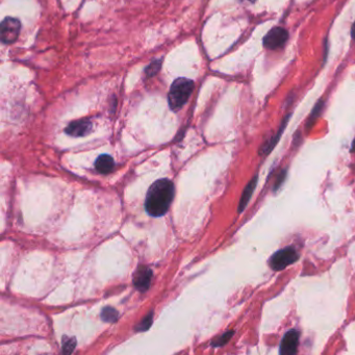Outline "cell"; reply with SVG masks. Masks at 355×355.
Here are the masks:
<instances>
[{
	"label": "cell",
	"instance_id": "obj_1",
	"mask_svg": "<svg viewBox=\"0 0 355 355\" xmlns=\"http://www.w3.org/2000/svg\"><path fill=\"white\" fill-rule=\"evenodd\" d=\"M174 197L173 182L162 178L156 180L150 186L145 200V208L152 217L164 216L170 207Z\"/></svg>",
	"mask_w": 355,
	"mask_h": 355
},
{
	"label": "cell",
	"instance_id": "obj_2",
	"mask_svg": "<svg viewBox=\"0 0 355 355\" xmlns=\"http://www.w3.org/2000/svg\"><path fill=\"white\" fill-rule=\"evenodd\" d=\"M194 90V83L188 78H178L171 86L168 100L170 108L179 111L189 100Z\"/></svg>",
	"mask_w": 355,
	"mask_h": 355
},
{
	"label": "cell",
	"instance_id": "obj_3",
	"mask_svg": "<svg viewBox=\"0 0 355 355\" xmlns=\"http://www.w3.org/2000/svg\"><path fill=\"white\" fill-rule=\"evenodd\" d=\"M299 259V253L293 247H285L275 252L269 259V266L274 271H281Z\"/></svg>",
	"mask_w": 355,
	"mask_h": 355
},
{
	"label": "cell",
	"instance_id": "obj_4",
	"mask_svg": "<svg viewBox=\"0 0 355 355\" xmlns=\"http://www.w3.org/2000/svg\"><path fill=\"white\" fill-rule=\"evenodd\" d=\"M288 39V33L286 30L279 28H274L264 37L262 44L269 50H276L281 48Z\"/></svg>",
	"mask_w": 355,
	"mask_h": 355
},
{
	"label": "cell",
	"instance_id": "obj_5",
	"mask_svg": "<svg viewBox=\"0 0 355 355\" xmlns=\"http://www.w3.org/2000/svg\"><path fill=\"white\" fill-rule=\"evenodd\" d=\"M20 30H21V24L19 20L11 17L6 18L2 23V31H0L3 43L5 44L14 43L18 39Z\"/></svg>",
	"mask_w": 355,
	"mask_h": 355
},
{
	"label": "cell",
	"instance_id": "obj_6",
	"mask_svg": "<svg viewBox=\"0 0 355 355\" xmlns=\"http://www.w3.org/2000/svg\"><path fill=\"white\" fill-rule=\"evenodd\" d=\"M300 332L296 329L288 330L282 337L279 353L281 355H294L298 352Z\"/></svg>",
	"mask_w": 355,
	"mask_h": 355
},
{
	"label": "cell",
	"instance_id": "obj_7",
	"mask_svg": "<svg viewBox=\"0 0 355 355\" xmlns=\"http://www.w3.org/2000/svg\"><path fill=\"white\" fill-rule=\"evenodd\" d=\"M92 127H93V125H92V122L88 119L77 120L67 126L66 133L71 137H85L91 133Z\"/></svg>",
	"mask_w": 355,
	"mask_h": 355
},
{
	"label": "cell",
	"instance_id": "obj_8",
	"mask_svg": "<svg viewBox=\"0 0 355 355\" xmlns=\"http://www.w3.org/2000/svg\"><path fill=\"white\" fill-rule=\"evenodd\" d=\"M152 279V271L147 268L141 266L134 275V284L140 291H146L149 287Z\"/></svg>",
	"mask_w": 355,
	"mask_h": 355
},
{
	"label": "cell",
	"instance_id": "obj_9",
	"mask_svg": "<svg viewBox=\"0 0 355 355\" xmlns=\"http://www.w3.org/2000/svg\"><path fill=\"white\" fill-rule=\"evenodd\" d=\"M290 118H291V114L286 115V116L284 117V119L282 120L281 125H280V127H279L277 133H276V135H275L274 137H272L270 140H268V141L264 144V145L260 146V148H259V155H268V154L274 149V147H275L276 145H277V143L279 142L280 137H281V135L283 134V131H284V129H285L287 123H288V120H290Z\"/></svg>",
	"mask_w": 355,
	"mask_h": 355
},
{
	"label": "cell",
	"instance_id": "obj_10",
	"mask_svg": "<svg viewBox=\"0 0 355 355\" xmlns=\"http://www.w3.org/2000/svg\"><path fill=\"white\" fill-rule=\"evenodd\" d=\"M257 182H258V175L256 174L254 177H252V179L249 181L248 185L245 187V189L243 191V194H242V197H241V199H240V203H239L238 212L240 214L246 208V206L248 205L249 201H250L252 194L254 193L255 188L257 186Z\"/></svg>",
	"mask_w": 355,
	"mask_h": 355
},
{
	"label": "cell",
	"instance_id": "obj_11",
	"mask_svg": "<svg viewBox=\"0 0 355 355\" xmlns=\"http://www.w3.org/2000/svg\"><path fill=\"white\" fill-rule=\"evenodd\" d=\"M95 168L101 174H109L115 168L114 159L109 154H102L96 160Z\"/></svg>",
	"mask_w": 355,
	"mask_h": 355
},
{
	"label": "cell",
	"instance_id": "obj_12",
	"mask_svg": "<svg viewBox=\"0 0 355 355\" xmlns=\"http://www.w3.org/2000/svg\"><path fill=\"white\" fill-rule=\"evenodd\" d=\"M323 108H324V101L323 100H319L317 102V104L314 105V108H313V110H312V112H311V114H310V116L308 118V120L306 122V129L307 130L311 128V126L314 124L315 120H317L318 118L320 117Z\"/></svg>",
	"mask_w": 355,
	"mask_h": 355
},
{
	"label": "cell",
	"instance_id": "obj_13",
	"mask_svg": "<svg viewBox=\"0 0 355 355\" xmlns=\"http://www.w3.org/2000/svg\"><path fill=\"white\" fill-rule=\"evenodd\" d=\"M101 319L104 322H110V323H114L117 321L118 319V311L111 307V306H107L104 307L101 311Z\"/></svg>",
	"mask_w": 355,
	"mask_h": 355
},
{
	"label": "cell",
	"instance_id": "obj_14",
	"mask_svg": "<svg viewBox=\"0 0 355 355\" xmlns=\"http://www.w3.org/2000/svg\"><path fill=\"white\" fill-rule=\"evenodd\" d=\"M153 322V312H149L145 318H144L139 325L136 327V331H146L149 329V327L152 325Z\"/></svg>",
	"mask_w": 355,
	"mask_h": 355
},
{
	"label": "cell",
	"instance_id": "obj_15",
	"mask_svg": "<svg viewBox=\"0 0 355 355\" xmlns=\"http://www.w3.org/2000/svg\"><path fill=\"white\" fill-rule=\"evenodd\" d=\"M76 346L75 337H66L63 338V352L64 353H72Z\"/></svg>",
	"mask_w": 355,
	"mask_h": 355
},
{
	"label": "cell",
	"instance_id": "obj_16",
	"mask_svg": "<svg viewBox=\"0 0 355 355\" xmlns=\"http://www.w3.org/2000/svg\"><path fill=\"white\" fill-rule=\"evenodd\" d=\"M233 334H234V331H232V330H229V331L225 332L222 336H220L219 338H217L216 341H214L213 346H214V347H221V346H223V345H225V344L227 343V341L231 338V336H232Z\"/></svg>",
	"mask_w": 355,
	"mask_h": 355
},
{
	"label": "cell",
	"instance_id": "obj_17",
	"mask_svg": "<svg viewBox=\"0 0 355 355\" xmlns=\"http://www.w3.org/2000/svg\"><path fill=\"white\" fill-rule=\"evenodd\" d=\"M285 177H286V170H282L281 172L279 173L277 179H276V182H275V186H274V191H277L280 187L282 183L284 182L285 180Z\"/></svg>",
	"mask_w": 355,
	"mask_h": 355
},
{
	"label": "cell",
	"instance_id": "obj_18",
	"mask_svg": "<svg viewBox=\"0 0 355 355\" xmlns=\"http://www.w3.org/2000/svg\"><path fill=\"white\" fill-rule=\"evenodd\" d=\"M160 67H161V63H160V62H154L152 65L149 66L148 69L146 70V72H147V74L150 75V76H151V75H154L157 71L160 70Z\"/></svg>",
	"mask_w": 355,
	"mask_h": 355
},
{
	"label": "cell",
	"instance_id": "obj_19",
	"mask_svg": "<svg viewBox=\"0 0 355 355\" xmlns=\"http://www.w3.org/2000/svg\"><path fill=\"white\" fill-rule=\"evenodd\" d=\"M351 36H352V39H354L355 40V22L353 23L352 25V29H351Z\"/></svg>",
	"mask_w": 355,
	"mask_h": 355
},
{
	"label": "cell",
	"instance_id": "obj_20",
	"mask_svg": "<svg viewBox=\"0 0 355 355\" xmlns=\"http://www.w3.org/2000/svg\"><path fill=\"white\" fill-rule=\"evenodd\" d=\"M351 151L352 152H355V140L353 141V143H352V148H351Z\"/></svg>",
	"mask_w": 355,
	"mask_h": 355
},
{
	"label": "cell",
	"instance_id": "obj_21",
	"mask_svg": "<svg viewBox=\"0 0 355 355\" xmlns=\"http://www.w3.org/2000/svg\"><path fill=\"white\" fill-rule=\"evenodd\" d=\"M247 2H250V3H255V0H247Z\"/></svg>",
	"mask_w": 355,
	"mask_h": 355
}]
</instances>
